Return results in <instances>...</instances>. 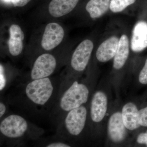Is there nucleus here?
<instances>
[{
  "mask_svg": "<svg viewBox=\"0 0 147 147\" xmlns=\"http://www.w3.org/2000/svg\"><path fill=\"white\" fill-rule=\"evenodd\" d=\"M89 94L88 88L83 83L76 81L68 85L62 81L57 98L49 115L51 121L57 126L69 111L86 103Z\"/></svg>",
  "mask_w": 147,
  "mask_h": 147,
  "instance_id": "f03ea898",
  "label": "nucleus"
},
{
  "mask_svg": "<svg viewBox=\"0 0 147 147\" xmlns=\"http://www.w3.org/2000/svg\"><path fill=\"white\" fill-rule=\"evenodd\" d=\"M9 32L10 36L8 41L9 51L12 56L16 57L20 55L23 51L24 34L21 27L16 24H13L11 26Z\"/></svg>",
  "mask_w": 147,
  "mask_h": 147,
  "instance_id": "9d476101",
  "label": "nucleus"
},
{
  "mask_svg": "<svg viewBox=\"0 0 147 147\" xmlns=\"http://www.w3.org/2000/svg\"><path fill=\"white\" fill-rule=\"evenodd\" d=\"M119 42V38L117 37L113 36L102 42L96 51V57L98 61L101 62H105L115 57Z\"/></svg>",
  "mask_w": 147,
  "mask_h": 147,
  "instance_id": "f8f14e48",
  "label": "nucleus"
},
{
  "mask_svg": "<svg viewBox=\"0 0 147 147\" xmlns=\"http://www.w3.org/2000/svg\"><path fill=\"white\" fill-rule=\"evenodd\" d=\"M139 111L137 106L132 102H128L123 106L122 111L123 121L126 128L134 130L140 126Z\"/></svg>",
  "mask_w": 147,
  "mask_h": 147,
  "instance_id": "4468645a",
  "label": "nucleus"
},
{
  "mask_svg": "<svg viewBox=\"0 0 147 147\" xmlns=\"http://www.w3.org/2000/svg\"><path fill=\"white\" fill-rule=\"evenodd\" d=\"M61 83L62 80L56 81L49 77L17 83L13 93L9 96V101L32 115H49Z\"/></svg>",
  "mask_w": 147,
  "mask_h": 147,
  "instance_id": "f257e3e1",
  "label": "nucleus"
},
{
  "mask_svg": "<svg viewBox=\"0 0 147 147\" xmlns=\"http://www.w3.org/2000/svg\"><path fill=\"white\" fill-rule=\"evenodd\" d=\"M31 0H11L14 6L22 7L26 5Z\"/></svg>",
  "mask_w": 147,
  "mask_h": 147,
  "instance_id": "4be33fe9",
  "label": "nucleus"
},
{
  "mask_svg": "<svg viewBox=\"0 0 147 147\" xmlns=\"http://www.w3.org/2000/svg\"><path fill=\"white\" fill-rule=\"evenodd\" d=\"M9 83L6 76L5 70L2 65H0V91L1 92L5 89Z\"/></svg>",
  "mask_w": 147,
  "mask_h": 147,
  "instance_id": "a211bd4d",
  "label": "nucleus"
},
{
  "mask_svg": "<svg viewBox=\"0 0 147 147\" xmlns=\"http://www.w3.org/2000/svg\"><path fill=\"white\" fill-rule=\"evenodd\" d=\"M131 50L140 52L147 47V23L138 22L134 26L131 42Z\"/></svg>",
  "mask_w": 147,
  "mask_h": 147,
  "instance_id": "1a4fd4ad",
  "label": "nucleus"
},
{
  "mask_svg": "<svg viewBox=\"0 0 147 147\" xmlns=\"http://www.w3.org/2000/svg\"><path fill=\"white\" fill-rule=\"evenodd\" d=\"M87 118V109L83 105L70 110L57 127L56 137L64 141L79 136L84 130Z\"/></svg>",
  "mask_w": 147,
  "mask_h": 147,
  "instance_id": "7ed1b4c3",
  "label": "nucleus"
},
{
  "mask_svg": "<svg viewBox=\"0 0 147 147\" xmlns=\"http://www.w3.org/2000/svg\"><path fill=\"white\" fill-rule=\"evenodd\" d=\"M108 100L104 93L98 91L92 98L90 106V116L92 121L98 123L105 117L107 110Z\"/></svg>",
  "mask_w": 147,
  "mask_h": 147,
  "instance_id": "6e6552de",
  "label": "nucleus"
},
{
  "mask_svg": "<svg viewBox=\"0 0 147 147\" xmlns=\"http://www.w3.org/2000/svg\"><path fill=\"white\" fill-rule=\"evenodd\" d=\"M139 118L140 125L147 127V107L139 110Z\"/></svg>",
  "mask_w": 147,
  "mask_h": 147,
  "instance_id": "6ab92c4d",
  "label": "nucleus"
},
{
  "mask_svg": "<svg viewBox=\"0 0 147 147\" xmlns=\"http://www.w3.org/2000/svg\"><path fill=\"white\" fill-rule=\"evenodd\" d=\"M137 142L140 144H146L147 146V131L146 133H142L138 136Z\"/></svg>",
  "mask_w": 147,
  "mask_h": 147,
  "instance_id": "5701e85b",
  "label": "nucleus"
},
{
  "mask_svg": "<svg viewBox=\"0 0 147 147\" xmlns=\"http://www.w3.org/2000/svg\"><path fill=\"white\" fill-rule=\"evenodd\" d=\"M129 54V42L126 35H123L119 40L117 49L114 57L113 67L116 69L121 68L124 65Z\"/></svg>",
  "mask_w": 147,
  "mask_h": 147,
  "instance_id": "2eb2a0df",
  "label": "nucleus"
},
{
  "mask_svg": "<svg viewBox=\"0 0 147 147\" xmlns=\"http://www.w3.org/2000/svg\"><path fill=\"white\" fill-rule=\"evenodd\" d=\"M125 127L121 113H114L110 117L108 123V133L111 140L116 142L123 141L126 135Z\"/></svg>",
  "mask_w": 147,
  "mask_h": 147,
  "instance_id": "9b49d317",
  "label": "nucleus"
},
{
  "mask_svg": "<svg viewBox=\"0 0 147 147\" xmlns=\"http://www.w3.org/2000/svg\"><path fill=\"white\" fill-rule=\"evenodd\" d=\"M94 45L91 40L86 39L77 46L70 61V65L74 70L81 72L85 70L90 58Z\"/></svg>",
  "mask_w": 147,
  "mask_h": 147,
  "instance_id": "423d86ee",
  "label": "nucleus"
},
{
  "mask_svg": "<svg viewBox=\"0 0 147 147\" xmlns=\"http://www.w3.org/2000/svg\"><path fill=\"white\" fill-rule=\"evenodd\" d=\"M7 108L5 103L2 101L0 102V119H1L6 112Z\"/></svg>",
  "mask_w": 147,
  "mask_h": 147,
  "instance_id": "b1692460",
  "label": "nucleus"
},
{
  "mask_svg": "<svg viewBox=\"0 0 147 147\" xmlns=\"http://www.w3.org/2000/svg\"><path fill=\"white\" fill-rule=\"evenodd\" d=\"M31 124L20 115L11 114L2 119L0 132L2 136L10 140L22 139L28 134Z\"/></svg>",
  "mask_w": 147,
  "mask_h": 147,
  "instance_id": "20e7f679",
  "label": "nucleus"
},
{
  "mask_svg": "<svg viewBox=\"0 0 147 147\" xmlns=\"http://www.w3.org/2000/svg\"><path fill=\"white\" fill-rule=\"evenodd\" d=\"M47 147H69L71 146L70 145L66 144L64 142H50L45 146Z\"/></svg>",
  "mask_w": 147,
  "mask_h": 147,
  "instance_id": "412c9836",
  "label": "nucleus"
},
{
  "mask_svg": "<svg viewBox=\"0 0 147 147\" xmlns=\"http://www.w3.org/2000/svg\"><path fill=\"white\" fill-rule=\"evenodd\" d=\"M64 36V31L61 26L57 23H50L45 27L41 40V46L46 51L53 50L60 44Z\"/></svg>",
  "mask_w": 147,
  "mask_h": 147,
  "instance_id": "0eeeda50",
  "label": "nucleus"
},
{
  "mask_svg": "<svg viewBox=\"0 0 147 147\" xmlns=\"http://www.w3.org/2000/svg\"><path fill=\"white\" fill-rule=\"evenodd\" d=\"M110 0H90L86 10L92 18H96L105 14L110 8Z\"/></svg>",
  "mask_w": 147,
  "mask_h": 147,
  "instance_id": "dca6fc26",
  "label": "nucleus"
},
{
  "mask_svg": "<svg viewBox=\"0 0 147 147\" xmlns=\"http://www.w3.org/2000/svg\"><path fill=\"white\" fill-rule=\"evenodd\" d=\"M136 0H110V8L114 13L123 11L128 6L133 4Z\"/></svg>",
  "mask_w": 147,
  "mask_h": 147,
  "instance_id": "f3484780",
  "label": "nucleus"
},
{
  "mask_svg": "<svg viewBox=\"0 0 147 147\" xmlns=\"http://www.w3.org/2000/svg\"><path fill=\"white\" fill-rule=\"evenodd\" d=\"M57 66V61L53 55L45 53L40 55L33 64L28 81L50 77Z\"/></svg>",
  "mask_w": 147,
  "mask_h": 147,
  "instance_id": "39448f33",
  "label": "nucleus"
},
{
  "mask_svg": "<svg viewBox=\"0 0 147 147\" xmlns=\"http://www.w3.org/2000/svg\"><path fill=\"white\" fill-rule=\"evenodd\" d=\"M79 0H52L48 7L50 15L60 17L71 12L77 5Z\"/></svg>",
  "mask_w": 147,
  "mask_h": 147,
  "instance_id": "ddd939ff",
  "label": "nucleus"
},
{
  "mask_svg": "<svg viewBox=\"0 0 147 147\" xmlns=\"http://www.w3.org/2000/svg\"><path fill=\"white\" fill-rule=\"evenodd\" d=\"M139 81L141 84H147V59L145 62L144 66L139 74Z\"/></svg>",
  "mask_w": 147,
  "mask_h": 147,
  "instance_id": "aec40b11",
  "label": "nucleus"
}]
</instances>
